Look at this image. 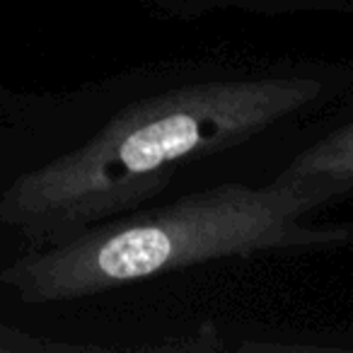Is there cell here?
<instances>
[{"label": "cell", "mask_w": 353, "mask_h": 353, "mask_svg": "<svg viewBox=\"0 0 353 353\" xmlns=\"http://www.w3.org/2000/svg\"><path fill=\"white\" fill-rule=\"evenodd\" d=\"M279 176L314 187L332 199L348 194L353 187V123H341L305 148L281 170Z\"/></svg>", "instance_id": "obj_3"}, {"label": "cell", "mask_w": 353, "mask_h": 353, "mask_svg": "<svg viewBox=\"0 0 353 353\" xmlns=\"http://www.w3.org/2000/svg\"><path fill=\"white\" fill-rule=\"evenodd\" d=\"M329 201V194L279 174L264 187L221 184L25 252L0 271V283L27 305L70 303L206 261L329 250L351 240L348 225L312 221Z\"/></svg>", "instance_id": "obj_2"}, {"label": "cell", "mask_w": 353, "mask_h": 353, "mask_svg": "<svg viewBox=\"0 0 353 353\" xmlns=\"http://www.w3.org/2000/svg\"><path fill=\"white\" fill-rule=\"evenodd\" d=\"M317 78H240L176 88L123 109L85 145L20 174L0 223L56 242L150 199L182 165L242 145L312 107Z\"/></svg>", "instance_id": "obj_1"}, {"label": "cell", "mask_w": 353, "mask_h": 353, "mask_svg": "<svg viewBox=\"0 0 353 353\" xmlns=\"http://www.w3.org/2000/svg\"><path fill=\"white\" fill-rule=\"evenodd\" d=\"M22 348H49V343L32 341V339L22 336L20 332L0 327V351H22Z\"/></svg>", "instance_id": "obj_4"}]
</instances>
